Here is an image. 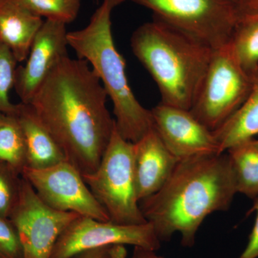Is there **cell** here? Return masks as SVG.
Masks as SVG:
<instances>
[{
  "label": "cell",
  "instance_id": "obj_1",
  "mask_svg": "<svg viewBox=\"0 0 258 258\" xmlns=\"http://www.w3.org/2000/svg\"><path fill=\"white\" fill-rule=\"evenodd\" d=\"M103 84L83 59H61L29 104L81 174L96 170L115 120L106 106Z\"/></svg>",
  "mask_w": 258,
  "mask_h": 258
},
{
  "label": "cell",
  "instance_id": "obj_2",
  "mask_svg": "<svg viewBox=\"0 0 258 258\" xmlns=\"http://www.w3.org/2000/svg\"><path fill=\"white\" fill-rule=\"evenodd\" d=\"M236 194L225 152L179 160L164 186L139 207L161 242L179 232L182 245L191 247L205 218L227 211Z\"/></svg>",
  "mask_w": 258,
  "mask_h": 258
},
{
  "label": "cell",
  "instance_id": "obj_3",
  "mask_svg": "<svg viewBox=\"0 0 258 258\" xmlns=\"http://www.w3.org/2000/svg\"><path fill=\"white\" fill-rule=\"evenodd\" d=\"M131 47L157 83L161 103L191 109L214 49L156 18L134 32Z\"/></svg>",
  "mask_w": 258,
  "mask_h": 258
},
{
  "label": "cell",
  "instance_id": "obj_4",
  "mask_svg": "<svg viewBox=\"0 0 258 258\" xmlns=\"http://www.w3.org/2000/svg\"><path fill=\"white\" fill-rule=\"evenodd\" d=\"M122 0H103L86 28L68 32L69 45L87 61L111 100L118 133L136 143L153 128L151 110L144 108L129 86L125 61L115 47L111 15Z\"/></svg>",
  "mask_w": 258,
  "mask_h": 258
},
{
  "label": "cell",
  "instance_id": "obj_5",
  "mask_svg": "<svg viewBox=\"0 0 258 258\" xmlns=\"http://www.w3.org/2000/svg\"><path fill=\"white\" fill-rule=\"evenodd\" d=\"M97 201L106 210L110 221L119 225L147 222L140 207L134 169V143L113 129L98 168L82 174Z\"/></svg>",
  "mask_w": 258,
  "mask_h": 258
},
{
  "label": "cell",
  "instance_id": "obj_6",
  "mask_svg": "<svg viewBox=\"0 0 258 258\" xmlns=\"http://www.w3.org/2000/svg\"><path fill=\"white\" fill-rule=\"evenodd\" d=\"M129 1L152 10L154 18L198 39L214 50L227 45L244 20L232 0Z\"/></svg>",
  "mask_w": 258,
  "mask_h": 258
},
{
  "label": "cell",
  "instance_id": "obj_7",
  "mask_svg": "<svg viewBox=\"0 0 258 258\" xmlns=\"http://www.w3.org/2000/svg\"><path fill=\"white\" fill-rule=\"evenodd\" d=\"M253 83L254 76L241 67L230 43L215 49L190 111L214 132L240 108Z\"/></svg>",
  "mask_w": 258,
  "mask_h": 258
},
{
  "label": "cell",
  "instance_id": "obj_8",
  "mask_svg": "<svg viewBox=\"0 0 258 258\" xmlns=\"http://www.w3.org/2000/svg\"><path fill=\"white\" fill-rule=\"evenodd\" d=\"M161 242L148 222L119 225L80 215L62 231L50 258H71L87 249L113 245H132L157 251Z\"/></svg>",
  "mask_w": 258,
  "mask_h": 258
},
{
  "label": "cell",
  "instance_id": "obj_9",
  "mask_svg": "<svg viewBox=\"0 0 258 258\" xmlns=\"http://www.w3.org/2000/svg\"><path fill=\"white\" fill-rule=\"evenodd\" d=\"M22 176L51 208L74 212L99 221H110L106 210L93 196L81 173L69 161L46 169L25 167Z\"/></svg>",
  "mask_w": 258,
  "mask_h": 258
},
{
  "label": "cell",
  "instance_id": "obj_10",
  "mask_svg": "<svg viewBox=\"0 0 258 258\" xmlns=\"http://www.w3.org/2000/svg\"><path fill=\"white\" fill-rule=\"evenodd\" d=\"M79 216L51 208L23 177L20 198L10 219L18 230L24 258H50L62 231Z\"/></svg>",
  "mask_w": 258,
  "mask_h": 258
},
{
  "label": "cell",
  "instance_id": "obj_11",
  "mask_svg": "<svg viewBox=\"0 0 258 258\" xmlns=\"http://www.w3.org/2000/svg\"><path fill=\"white\" fill-rule=\"evenodd\" d=\"M151 112L154 130L179 160L220 154L213 132L190 110L160 103Z\"/></svg>",
  "mask_w": 258,
  "mask_h": 258
},
{
  "label": "cell",
  "instance_id": "obj_12",
  "mask_svg": "<svg viewBox=\"0 0 258 258\" xmlns=\"http://www.w3.org/2000/svg\"><path fill=\"white\" fill-rule=\"evenodd\" d=\"M66 24L45 20L37 32L27 62L18 67L14 88L20 101L30 103L57 62L69 55Z\"/></svg>",
  "mask_w": 258,
  "mask_h": 258
},
{
  "label": "cell",
  "instance_id": "obj_13",
  "mask_svg": "<svg viewBox=\"0 0 258 258\" xmlns=\"http://www.w3.org/2000/svg\"><path fill=\"white\" fill-rule=\"evenodd\" d=\"M178 161L154 128L134 143V174L139 202L164 186Z\"/></svg>",
  "mask_w": 258,
  "mask_h": 258
},
{
  "label": "cell",
  "instance_id": "obj_14",
  "mask_svg": "<svg viewBox=\"0 0 258 258\" xmlns=\"http://www.w3.org/2000/svg\"><path fill=\"white\" fill-rule=\"evenodd\" d=\"M13 114L18 119L26 147V166L46 169L66 161L63 152L29 103L15 105Z\"/></svg>",
  "mask_w": 258,
  "mask_h": 258
},
{
  "label": "cell",
  "instance_id": "obj_15",
  "mask_svg": "<svg viewBox=\"0 0 258 258\" xmlns=\"http://www.w3.org/2000/svg\"><path fill=\"white\" fill-rule=\"evenodd\" d=\"M44 21L16 0H0V40L18 62L28 58L37 32Z\"/></svg>",
  "mask_w": 258,
  "mask_h": 258
},
{
  "label": "cell",
  "instance_id": "obj_16",
  "mask_svg": "<svg viewBox=\"0 0 258 258\" xmlns=\"http://www.w3.org/2000/svg\"><path fill=\"white\" fill-rule=\"evenodd\" d=\"M213 134L220 154L258 136V71L245 101Z\"/></svg>",
  "mask_w": 258,
  "mask_h": 258
},
{
  "label": "cell",
  "instance_id": "obj_17",
  "mask_svg": "<svg viewBox=\"0 0 258 258\" xmlns=\"http://www.w3.org/2000/svg\"><path fill=\"white\" fill-rule=\"evenodd\" d=\"M237 193L254 200L258 197V139H251L226 152Z\"/></svg>",
  "mask_w": 258,
  "mask_h": 258
},
{
  "label": "cell",
  "instance_id": "obj_18",
  "mask_svg": "<svg viewBox=\"0 0 258 258\" xmlns=\"http://www.w3.org/2000/svg\"><path fill=\"white\" fill-rule=\"evenodd\" d=\"M0 163L22 174L26 166V147L23 131L14 114L0 112Z\"/></svg>",
  "mask_w": 258,
  "mask_h": 258
},
{
  "label": "cell",
  "instance_id": "obj_19",
  "mask_svg": "<svg viewBox=\"0 0 258 258\" xmlns=\"http://www.w3.org/2000/svg\"><path fill=\"white\" fill-rule=\"evenodd\" d=\"M229 43L242 69L254 76L258 71V16L244 19Z\"/></svg>",
  "mask_w": 258,
  "mask_h": 258
},
{
  "label": "cell",
  "instance_id": "obj_20",
  "mask_svg": "<svg viewBox=\"0 0 258 258\" xmlns=\"http://www.w3.org/2000/svg\"><path fill=\"white\" fill-rule=\"evenodd\" d=\"M33 14L67 25L79 15L81 0H16Z\"/></svg>",
  "mask_w": 258,
  "mask_h": 258
},
{
  "label": "cell",
  "instance_id": "obj_21",
  "mask_svg": "<svg viewBox=\"0 0 258 258\" xmlns=\"http://www.w3.org/2000/svg\"><path fill=\"white\" fill-rule=\"evenodd\" d=\"M23 176L11 166L0 163V216L10 218L20 198Z\"/></svg>",
  "mask_w": 258,
  "mask_h": 258
},
{
  "label": "cell",
  "instance_id": "obj_22",
  "mask_svg": "<svg viewBox=\"0 0 258 258\" xmlns=\"http://www.w3.org/2000/svg\"><path fill=\"white\" fill-rule=\"evenodd\" d=\"M18 62L14 54L0 40V112L14 113L15 105L10 100L9 93L14 88Z\"/></svg>",
  "mask_w": 258,
  "mask_h": 258
},
{
  "label": "cell",
  "instance_id": "obj_23",
  "mask_svg": "<svg viewBox=\"0 0 258 258\" xmlns=\"http://www.w3.org/2000/svg\"><path fill=\"white\" fill-rule=\"evenodd\" d=\"M0 258H24L18 230L10 218L0 216Z\"/></svg>",
  "mask_w": 258,
  "mask_h": 258
},
{
  "label": "cell",
  "instance_id": "obj_24",
  "mask_svg": "<svg viewBox=\"0 0 258 258\" xmlns=\"http://www.w3.org/2000/svg\"><path fill=\"white\" fill-rule=\"evenodd\" d=\"M255 212L256 218L253 228L249 235L248 242L238 258H258V197L254 200L249 213Z\"/></svg>",
  "mask_w": 258,
  "mask_h": 258
},
{
  "label": "cell",
  "instance_id": "obj_25",
  "mask_svg": "<svg viewBox=\"0 0 258 258\" xmlns=\"http://www.w3.org/2000/svg\"><path fill=\"white\" fill-rule=\"evenodd\" d=\"M125 249L124 246L117 245L113 247V258H124ZM132 258H164L158 255L155 250L143 248V247H134Z\"/></svg>",
  "mask_w": 258,
  "mask_h": 258
},
{
  "label": "cell",
  "instance_id": "obj_26",
  "mask_svg": "<svg viewBox=\"0 0 258 258\" xmlns=\"http://www.w3.org/2000/svg\"><path fill=\"white\" fill-rule=\"evenodd\" d=\"M112 248L113 246H107V247L87 249L75 254L71 258H113Z\"/></svg>",
  "mask_w": 258,
  "mask_h": 258
},
{
  "label": "cell",
  "instance_id": "obj_27",
  "mask_svg": "<svg viewBox=\"0 0 258 258\" xmlns=\"http://www.w3.org/2000/svg\"><path fill=\"white\" fill-rule=\"evenodd\" d=\"M239 8L244 19L258 16V0H240Z\"/></svg>",
  "mask_w": 258,
  "mask_h": 258
},
{
  "label": "cell",
  "instance_id": "obj_28",
  "mask_svg": "<svg viewBox=\"0 0 258 258\" xmlns=\"http://www.w3.org/2000/svg\"><path fill=\"white\" fill-rule=\"evenodd\" d=\"M232 1H233L234 3H235L236 5H237V8H238L239 10H240V8H239V3H240V0H232Z\"/></svg>",
  "mask_w": 258,
  "mask_h": 258
}]
</instances>
